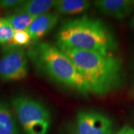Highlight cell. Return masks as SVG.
Listing matches in <instances>:
<instances>
[{
    "label": "cell",
    "mask_w": 134,
    "mask_h": 134,
    "mask_svg": "<svg viewBox=\"0 0 134 134\" xmlns=\"http://www.w3.org/2000/svg\"><path fill=\"white\" fill-rule=\"evenodd\" d=\"M59 19V14L55 12H48L35 17L26 31L32 41L37 42L55 27Z\"/></svg>",
    "instance_id": "8"
},
{
    "label": "cell",
    "mask_w": 134,
    "mask_h": 134,
    "mask_svg": "<svg viewBox=\"0 0 134 134\" xmlns=\"http://www.w3.org/2000/svg\"><path fill=\"white\" fill-rule=\"evenodd\" d=\"M0 134H21L14 115L8 104L0 99Z\"/></svg>",
    "instance_id": "9"
},
{
    "label": "cell",
    "mask_w": 134,
    "mask_h": 134,
    "mask_svg": "<svg viewBox=\"0 0 134 134\" xmlns=\"http://www.w3.org/2000/svg\"><path fill=\"white\" fill-rule=\"evenodd\" d=\"M113 123L107 115L92 110H80L76 118V134H113Z\"/></svg>",
    "instance_id": "6"
},
{
    "label": "cell",
    "mask_w": 134,
    "mask_h": 134,
    "mask_svg": "<svg viewBox=\"0 0 134 134\" xmlns=\"http://www.w3.org/2000/svg\"><path fill=\"white\" fill-rule=\"evenodd\" d=\"M29 73L27 52L22 47L4 46L0 58V79L2 81H17Z\"/></svg>",
    "instance_id": "5"
},
{
    "label": "cell",
    "mask_w": 134,
    "mask_h": 134,
    "mask_svg": "<svg viewBox=\"0 0 134 134\" xmlns=\"http://www.w3.org/2000/svg\"><path fill=\"white\" fill-rule=\"evenodd\" d=\"M57 47L110 54L115 50L117 42L101 20L84 16L61 25L57 34Z\"/></svg>",
    "instance_id": "2"
},
{
    "label": "cell",
    "mask_w": 134,
    "mask_h": 134,
    "mask_svg": "<svg viewBox=\"0 0 134 134\" xmlns=\"http://www.w3.org/2000/svg\"><path fill=\"white\" fill-rule=\"evenodd\" d=\"M90 6V2L86 0H57L54 8L59 14L75 15L83 13Z\"/></svg>",
    "instance_id": "11"
},
{
    "label": "cell",
    "mask_w": 134,
    "mask_h": 134,
    "mask_svg": "<svg viewBox=\"0 0 134 134\" xmlns=\"http://www.w3.org/2000/svg\"><path fill=\"white\" fill-rule=\"evenodd\" d=\"M115 134H134V128L128 125L124 126Z\"/></svg>",
    "instance_id": "16"
},
{
    "label": "cell",
    "mask_w": 134,
    "mask_h": 134,
    "mask_svg": "<svg viewBox=\"0 0 134 134\" xmlns=\"http://www.w3.org/2000/svg\"><path fill=\"white\" fill-rule=\"evenodd\" d=\"M60 49L72 60L89 86L91 93L104 96L122 86V63L113 54H104L72 48Z\"/></svg>",
    "instance_id": "1"
},
{
    "label": "cell",
    "mask_w": 134,
    "mask_h": 134,
    "mask_svg": "<svg viewBox=\"0 0 134 134\" xmlns=\"http://www.w3.org/2000/svg\"><path fill=\"white\" fill-rule=\"evenodd\" d=\"M54 2L53 0H29L24 1L22 5L14 9L16 13H24L37 17L38 16L48 13L51 8H54Z\"/></svg>",
    "instance_id": "10"
},
{
    "label": "cell",
    "mask_w": 134,
    "mask_h": 134,
    "mask_svg": "<svg viewBox=\"0 0 134 134\" xmlns=\"http://www.w3.org/2000/svg\"><path fill=\"white\" fill-rule=\"evenodd\" d=\"M35 17L24 13H16L5 17L6 21L14 31H26Z\"/></svg>",
    "instance_id": "12"
},
{
    "label": "cell",
    "mask_w": 134,
    "mask_h": 134,
    "mask_svg": "<svg viewBox=\"0 0 134 134\" xmlns=\"http://www.w3.org/2000/svg\"><path fill=\"white\" fill-rule=\"evenodd\" d=\"M11 105L25 134H47L51 125V114L38 100L24 96L11 99Z\"/></svg>",
    "instance_id": "4"
},
{
    "label": "cell",
    "mask_w": 134,
    "mask_h": 134,
    "mask_svg": "<svg viewBox=\"0 0 134 134\" xmlns=\"http://www.w3.org/2000/svg\"><path fill=\"white\" fill-rule=\"evenodd\" d=\"M14 34V29L10 27L5 18L0 17V40L3 45H7L12 40Z\"/></svg>",
    "instance_id": "14"
},
{
    "label": "cell",
    "mask_w": 134,
    "mask_h": 134,
    "mask_svg": "<svg viewBox=\"0 0 134 134\" xmlns=\"http://www.w3.org/2000/svg\"><path fill=\"white\" fill-rule=\"evenodd\" d=\"M27 56L38 70L53 81L84 96L91 93L72 60L57 46L37 43L28 50Z\"/></svg>",
    "instance_id": "3"
},
{
    "label": "cell",
    "mask_w": 134,
    "mask_h": 134,
    "mask_svg": "<svg viewBox=\"0 0 134 134\" xmlns=\"http://www.w3.org/2000/svg\"><path fill=\"white\" fill-rule=\"evenodd\" d=\"M24 1L21 0H1L0 1V8L4 9L10 8H16L18 6L22 5Z\"/></svg>",
    "instance_id": "15"
},
{
    "label": "cell",
    "mask_w": 134,
    "mask_h": 134,
    "mask_svg": "<svg viewBox=\"0 0 134 134\" xmlns=\"http://www.w3.org/2000/svg\"><path fill=\"white\" fill-rule=\"evenodd\" d=\"M130 25H131L132 28L134 29V16H133V18L131 19V20H130Z\"/></svg>",
    "instance_id": "17"
},
{
    "label": "cell",
    "mask_w": 134,
    "mask_h": 134,
    "mask_svg": "<svg viewBox=\"0 0 134 134\" xmlns=\"http://www.w3.org/2000/svg\"><path fill=\"white\" fill-rule=\"evenodd\" d=\"M0 45H3V43H2V41H1V40H0Z\"/></svg>",
    "instance_id": "18"
},
{
    "label": "cell",
    "mask_w": 134,
    "mask_h": 134,
    "mask_svg": "<svg viewBox=\"0 0 134 134\" xmlns=\"http://www.w3.org/2000/svg\"><path fill=\"white\" fill-rule=\"evenodd\" d=\"M32 40L30 35L27 32V31H14L12 40L7 45L8 46H16V47H22V46H27L32 43Z\"/></svg>",
    "instance_id": "13"
},
{
    "label": "cell",
    "mask_w": 134,
    "mask_h": 134,
    "mask_svg": "<svg viewBox=\"0 0 134 134\" xmlns=\"http://www.w3.org/2000/svg\"><path fill=\"white\" fill-rule=\"evenodd\" d=\"M96 8L102 14L122 20L133 10L134 1L128 0H98L94 2Z\"/></svg>",
    "instance_id": "7"
}]
</instances>
